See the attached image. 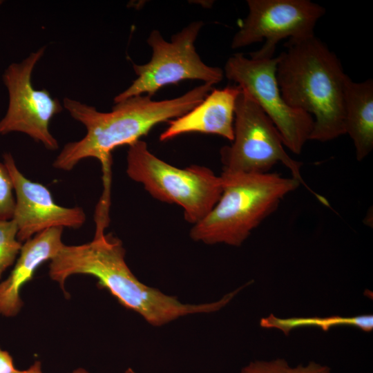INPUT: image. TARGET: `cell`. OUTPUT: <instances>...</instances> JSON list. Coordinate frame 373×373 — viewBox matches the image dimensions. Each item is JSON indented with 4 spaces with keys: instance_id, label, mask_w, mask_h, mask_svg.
Here are the masks:
<instances>
[{
    "instance_id": "obj_9",
    "label": "cell",
    "mask_w": 373,
    "mask_h": 373,
    "mask_svg": "<svg viewBox=\"0 0 373 373\" xmlns=\"http://www.w3.org/2000/svg\"><path fill=\"white\" fill-rule=\"evenodd\" d=\"M248 14L231 44L232 49L265 41L249 53L255 58H272L276 45L288 38L297 41L314 36V28L325 9L310 0H247Z\"/></svg>"
},
{
    "instance_id": "obj_7",
    "label": "cell",
    "mask_w": 373,
    "mask_h": 373,
    "mask_svg": "<svg viewBox=\"0 0 373 373\" xmlns=\"http://www.w3.org/2000/svg\"><path fill=\"white\" fill-rule=\"evenodd\" d=\"M204 26L195 21L173 35L171 41L160 32L153 30L146 42L152 50L149 62L133 64L137 78L124 91L116 95L114 103L131 97L147 95L152 97L161 88L184 80H200L216 84L224 77L223 70L207 65L195 47V42Z\"/></svg>"
},
{
    "instance_id": "obj_16",
    "label": "cell",
    "mask_w": 373,
    "mask_h": 373,
    "mask_svg": "<svg viewBox=\"0 0 373 373\" xmlns=\"http://www.w3.org/2000/svg\"><path fill=\"white\" fill-rule=\"evenodd\" d=\"M22 242L17 239V227L13 219L0 220V278L19 254Z\"/></svg>"
},
{
    "instance_id": "obj_19",
    "label": "cell",
    "mask_w": 373,
    "mask_h": 373,
    "mask_svg": "<svg viewBox=\"0 0 373 373\" xmlns=\"http://www.w3.org/2000/svg\"><path fill=\"white\" fill-rule=\"evenodd\" d=\"M287 373H332L331 369L325 365L314 361H310L306 365H298L296 367H289Z\"/></svg>"
},
{
    "instance_id": "obj_10",
    "label": "cell",
    "mask_w": 373,
    "mask_h": 373,
    "mask_svg": "<svg viewBox=\"0 0 373 373\" xmlns=\"http://www.w3.org/2000/svg\"><path fill=\"white\" fill-rule=\"evenodd\" d=\"M45 50L46 47H41L5 70L3 82L8 93V106L0 120V135L23 133L46 149L54 151L58 149L59 144L50 132L49 124L63 107L47 90H37L32 84L33 70Z\"/></svg>"
},
{
    "instance_id": "obj_11",
    "label": "cell",
    "mask_w": 373,
    "mask_h": 373,
    "mask_svg": "<svg viewBox=\"0 0 373 373\" xmlns=\"http://www.w3.org/2000/svg\"><path fill=\"white\" fill-rule=\"evenodd\" d=\"M15 194L12 218L17 227V239L26 242L35 235L52 227L77 229L86 220L81 207H64L55 203L42 184L32 182L18 169L10 153L3 154Z\"/></svg>"
},
{
    "instance_id": "obj_17",
    "label": "cell",
    "mask_w": 373,
    "mask_h": 373,
    "mask_svg": "<svg viewBox=\"0 0 373 373\" xmlns=\"http://www.w3.org/2000/svg\"><path fill=\"white\" fill-rule=\"evenodd\" d=\"M9 171L4 163L0 162V220L12 218L15 199Z\"/></svg>"
},
{
    "instance_id": "obj_6",
    "label": "cell",
    "mask_w": 373,
    "mask_h": 373,
    "mask_svg": "<svg viewBox=\"0 0 373 373\" xmlns=\"http://www.w3.org/2000/svg\"><path fill=\"white\" fill-rule=\"evenodd\" d=\"M282 137L269 117L252 97L241 88L235 107L233 140L220 150L223 171L267 173L282 163L324 204L327 201L313 192L300 173L302 163L292 159L284 147Z\"/></svg>"
},
{
    "instance_id": "obj_14",
    "label": "cell",
    "mask_w": 373,
    "mask_h": 373,
    "mask_svg": "<svg viewBox=\"0 0 373 373\" xmlns=\"http://www.w3.org/2000/svg\"><path fill=\"white\" fill-rule=\"evenodd\" d=\"M344 128L355 147L358 161L373 149V81L355 82L347 75L344 83Z\"/></svg>"
},
{
    "instance_id": "obj_22",
    "label": "cell",
    "mask_w": 373,
    "mask_h": 373,
    "mask_svg": "<svg viewBox=\"0 0 373 373\" xmlns=\"http://www.w3.org/2000/svg\"><path fill=\"white\" fill-rule=\"evenodd\" d=\"M70 373H89L87 370L83 369V368H78L75 370H73Z\"/></svg>"
},
{
    "instance_id": "obj_20",
    "label": "cell",
    "mask_w": 373,
    "mask_h": 373,
    "mask_svg": "<svg viewBox=\"0 0 373 373\" xmlns=\"http://www.w3.org/2000/svg\"><path fill=\"white\" fill-rule=\"evenodd\" d=\"M14 365L13 359L10 353L0 347V373H21Z\"/></svg>"
},
{
    "instance_id": "obj_23",
    "label": "cell",
    "mask_w": 373,
    "mask_h": 373,
    "mask_svg": "<svg viewBox=\"0 0 373 373\" xmlns=\"http://www.w3.org/2000/svg\"><path fill=\"white\" fill-rule=\"evenodd\" d=\"M124 373H137V372L134 371L132 368L129 367L125 371Z\"/></svg>"
},
{
    "instance_id": "obj_3",
    "label": "cell",
    "mask_w": 373,
    "mask_h": 373,
    "mask_svg": "<svg viewBox=\"0 0 373 373\" xmlns=\"http://www.w3.org/2000/svg\"><path fill=\"white\" fill-rule=\"evenodd\" d=\"M278 57L276 78L291 107L314 119L309 140L328 142L345 135L344 83L340 60L315 35L285 44Z\"/></svg>"
},
{
    "instance_id": "obj_4",
    "label": "cell",
    "mask_w": 373,
    "mask_h": 373,
    "mask_svg": "<svg viewBox=\"0 0 373 373\" xmlns=\"http://www.w3.org/2000/svg\"><path fill=\"white\" fill-rule=\"evenodd\" d=\"M221 195L211 211L193 225L190 237L207 245L240 247L299 187L293 177L274 173L223 171Z\"/></svg>"
},
{
    "instance_id": "obj_1",
    "label": "cell",
    "mask_w": 373,
    "mask_h": 373,
    "mask_svg": "<svg viewBox=\"0 0 373 373\" xmlns=\"http://www.w3.org/2000/svg\"><path fill=\"white\" fill-rule=\"evenodd\" d=\"M213 86L203 83L182 95L160 101L153 100L147 95L131 97L115 103L111 111L107 113L64 97V108L85 126L86 133L81 140L67 143L52 166L68 171L84 159L98 160L103 171L104 193L108 194L112 151L140 140L157 124L184 115L203 101Z\"/></svg>"
},
{
    "instance_id": "obj_24",
    "label": "cell",
    "mask_w": 373,
    "mask_h": 373,
    "mask_svg": "<svg viewBox=\"0 0 373 373\" xmlns=\"http://www.w3.org/2000/svg\"><path fill=\"white\" fill-rule=\"evenodd\" d=\"M2 3H3V1H1V0H0V5H1Z\"/></svg>"
},
{
    "instance_id": "obj_5",
    "label": "cell",
    "mask_w": 373,
    "mask_h": 373,
    "mask_svg": "<svg viewBox=\"0 0 373 373\" xmlns=\"http://www.w3.org/2000/svg\"><path fill=\"white\" fill-rule=\"evenodd\" d=\"M126 173L143 185L154 198L175 204L193 225L213 208L222 191V180L210 169L199 165L178 168L155 156L142 140L128 146Z\"/></svg>"
},
{
    "instance_id": "obj_12",
    "label": "cell",
    "mask_w": 373,
    "mask_h": 373,
    "mask_svg": "<svg viewBox=\"0 0 373 373\" xmlns=\"http://www.w3.org/2000/svg\"><path fill=\"white\" fill-rule=\"evenodd\" d=\"M240 90L236 84L212 89L193 109L170 120L160 140L166 142L182 134L200 133L217 135L232 142L236 102Z\"/></svg>"
},
{
    "instance_id": "obj_18",
    "label": "cell",
    "mask_w": 373,
    "mask_h": 373,
    "mask_svg": "<svg viewBox=\"0 0 373 373\" xmlns=\"http://www.w3.org/2000/svg\"><path fill=\"white\" fill-rule=\"evenodd\" d=\"M289 367L283 358L255 361L245 366L240 373H287Z\"/></svg>"
},
{
    "instance_id": "obj_2",
    "label": "cell",
    "mask_w": 373,
    "mask_h": 373,
    "mask_svg": "<svg viewBox=\"0 0 373 373\" xmlns=\"http://www.w3.org/2000/svg\"><path fill=\"white\" fill-rule=\"evenodd\" d=\"M122 241L111 235L95 234L93 240L79 245H64L50 260L49 276L64 294L65 281L72 275L97 278V285L107 289L119 304L140 314L150 325L160 327L187 315L216 312L231 300L226 294L209 303L184 304L176 297L140 282L125 261Z\"/></svg>"
},
{
    "instance_id": "obj_15",
    "label": "cell",
    "mask_w": 373,
    "mask_h": 373,
    "mask_svg": "<svg viewBox=\"0 0 373 373\" xmlns=\"http://www.w3.org/2000/svg\"><path fill=\"white\" fill-rule=\"evenodd\" d=\"M260 325L265 328L278 329L286 336L294 329L309 327L320 328L324 332H327L335 327L348 326L358 328L365 332H370L373 329V316L362 314L354 316L279 318L271 314L262 318Z\"/></svg>"
},
{
    "instance_id": "obj_21",
    "label": "cell",
    "mask_w": 373,
    "mask_h": 373,
    "mask_svg": "<svg viewBox=\"0 0 373 373\" xmlns=\"http://www.w3.org/2000/svg\"><path fill=\"white\" fill-rule=\"evenodd\" d=\"M21 373H43L41 364L39 361H35L28 369L21 370Z\"/></svg>"
},
{
    "instance_id": "obj_13",
    "label": "cell",
    "mask_w": 373,
    "mask_h": 373,
    "mask_svg": "<svg viewBox=\"0 0 373 373\" xmlns=\"http://www.w3.org/2000/svg\"><path fill=\"white\" fill-rule=\"evenodd\" d=\"M62 227L46 229L22 245L19 256L10 276L0 283V314L13 316L19 313L23 302L22 287L30 281L38 267L53 259L64 244Z\"/></svg>"
},
{
    "instance_id": "obj_8",
    "label": "cell",
    "mask_w": 373,
    "mask_h": 373,
    "mask_svg": "<svg viewBox=\"0 0 373 373\" xmlns=\"http://www.w3.org/2000/svg\"><path fill=\"white\" fill-rule=\"evenodd\" d=\"M278 61V57L249 58L236 53L227 60L223 72L252 97L279 131L284 146L298 155L309 140L314 119L283 99L276 78Z\"/></svg>"
}]
</instances>
